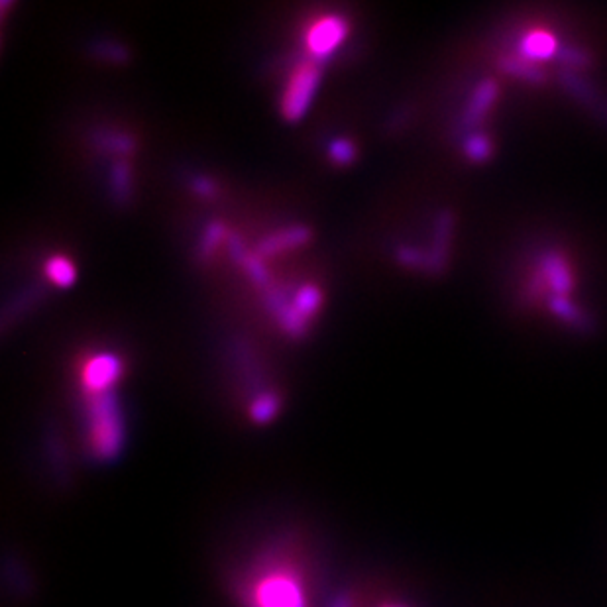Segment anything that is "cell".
Listing matches in <instances>:
<instances>
[{
  "label": "cell",
  "mask_w": 607,
  "mask_h": 607,
  "mask_svg": "<svg viewBox=\"0 0 607 607\" xmlns=\"http://www.w3.org/2000/svg\"><path fill=\"white\" fill-rule=\"evenodd\" d=\"M244 598L248 607H309L305 582L295 566L270 562L248 582Z\"/></svg>",
  "instance_id": "obj_1"
},
{
  "label": "cell",
  "mask_w": 607,
  "mask_h": 607,
  "mask_svg": "<svg viewBox=\"0 0 607 607\" xmlns=\"http://www.w3.org/2000/svg\"><path fill=\"white\" fill-rule=\"evenodd\" d=\"M87 444L97 460H112L124 446V421L112 393L87 399Z\"/></svg>",
  "instance_id": "obj_2"
},
{
  "label": "cell",
  "mask_w": 607,
  "mask_h": 607,
  "mask_svg": "<svg viewBox=\"0 0 607 607\" xmlns=\"http://www.w3.org/2000/svg\"><path fill=\"white\" fill-rule=\"evenodd\" d=\"M319 79H321V69L315 59H305L295 63V67L291 69L285 81L281 103H279L281 114L287 120L295 122L309 111L319 87Z\"/></svg>",
  "instance_id": "obj_3"
},
{
  "label": "cell",
  "mask_w": 607,
  "mask_h": 607,
  "mask_svg": "<svg viewBox=\"0 0 607 607\" xmlns=\"http://www.w3.org/2000/svg\"><path fill=\"white\" fill-rule=\"evenodd\" d=\"M348 36V22L340 14L315 16L305 28V48L311 59L332 56Z\"/></svg>",
  "instance_id": "obj_4"
},
{
  "label": "cell",
  "mask_w": 607,
  "mask_h": 607,
  "mask_svg": "<svg viewBox=\"0 0 607 607\" xmlns=\"http://www.w3.org/2000/svg\"><path fill=\"white\" fill-rule=\"evenodd\" d=\"M122 376V362L109 352L87 356L79 366V384L87 399L112 393V387Z\"/></svg>",
  "instance_id": "obj_5"
},
{
  "label": "cell",
  "mask_w": 607,
  "mask_h": 607,
  "mask_svg": "<svg viewBox=\"0 0 607 607\" xmlns=\"http://www.w3.org/2000/svg\"><path fill=\"white\" fill-rule=\"evenodd\" d=\"M560 85L564 87V91H568V95L578 101L586 111L596 114V118L600 122L607 124V97L602 95L600 91H596L594 85H590L584 77H580L574 71H560Z\"/></svg>",
  "instance_id": "obj_6"
},
{
  "label": "cell",
  "mask_w": 607,
  "mask_h": 607,
  "mask_svg": "<svg viewBox=\"0 0 607 607\" xmlns=\"http://www.w3.org/2000/svg\"><path fill=\"white\" fill-rule=\"evenodd\" d=\"M539 274L545 279L551 289L552 297H568L574 289V277L564 260V256L556 250H547L537 260Z\"/></svg>",
  "instance_id": "obj_7"
},
{
  "label": "cell",
  "mask_w": 607,
  "mask_h": 607,
  "mask_svg": "<svg viewBox=\"0 0 607 607\" xmlns=\"http://www.w3.org/2000/svg\"><path fill=\"white\" fill-rule=\"evenodd\" d=\"M497 95H499V85L494 79H484L476 85L464 114H462V128L472 130L474 126H478L486 114L492 111V107L496 105Z\"/></svg>",
  "instance_id": "obj_8"
},
{
  "label": "cell",
  "mask_w": 607,
  "mask_h": 607,
  "mask_svg": "<svg viewBox=\"0 0 607 607\" xmlns=\"http://www.w3.org/2000/svg\"><path fill=\"white\" fill-rule=\"evenodd\" d=\"M558 50H560V46H558V42H556V38L552 36L551 32L533 30V32H529L521 38L519 48H517V56L523 57L529 63L539 65V63L556 59Z\"/></svg>",
  "instance_id": "obj_9"
},
{
  "label": "cell",
  "mask_w": 607,
  "mask_h": 607,
  "mask_svg": "<svg viewBox=\"0 0 607 607\" xmlns=\"http://www.w3.org/2000/svg\"><path fill=\"white\" fill-rule=\"evenodd\" d=\"M549 309L552 311V315L572 327V329H578V331H588L592 327V321L590 317L570 299V297H551L549 301Z\"/></svg>",
  "instance_id": "obj_10"
},
{
  "label": "cell",
  "mask_w": 607,
  "mask_h": 607,
  "mask_svg": "<svg viewBox=\"0 0 607 607\" xmlns=\"http://www.w3.org/2000/svg\"><path fill=\"white\" fill-rule=\"evenodd\" d=\"M499 67L505 75L519 79L523 83H529V85H543L547 81L545 71L539 65L525 61L523 57L505 56L499 61Z\"/></svg>",
  "instance_id": "obj_11"
},
{
  "label": "cell",
  "mask_w": 607,
  "mask_h": 607,
  "mask_svg": "<svg viewBox=\"0 0 607 607\" xmlns=\"http://www.w3.org/2000/svg\"><path fill=\"white\" fill-rule=\"evenodd\" d=\"M44 272L56 287H69L77 279V270H75L73 262L65 256H52L46 262Z\"/></svg>",
  "instance_id": "obj_12"
},
{
  "label": "cell",
  "mask_w": 607,
  "mask_h": 607,
  "mask_svg": "<svg viewBox=\"0 0 607 607\" xmlns=\"http://www.w3.org/2000/svg\"><path fill=\"white\" fill-rule=\"evenodd\" d=\"M554 61L560 63L564 71H574V73H578V71L588 69V67L592 65V56H590L588 50H584V48H580V46L568 44V46H562V48L558 50V54H556V59H554Z\"/></svg>",
  "instance_id": "obj_13"
},
{
  "label": "cell",
  "mask_w": 607,
  "mask_h": 607,
  "mask_svg": "<svg viewBox=\"0 0 607 607\" xmlns=\"http://www.w3.org/2000/svg\"><path fill=\"white\" fill-rule=\"evenodd\" d=\"M464 154L468 160L476 162V164H484L492 158L494 154V144L486 134L480 132H472L466 136L464 140Z\"/></svg>",
  "instance_id": "obj_14"
},
{
  "label": "cell",
  "mask_w": 607,
  "mask_h": 607,
  "mask_svg": "<svg viewBox=\"0 0 607 607\" xmlns=\"http://www.w3.org/2000/svg\"><path fill=\"white\" fill-rule=\"evenodd\" d=\"M277 411H279V397L274 393H262L250 405V417L260 425L270 423L276 417Z\"/></svg>",
  "instance_id": "obj_15"
},
{
  "label": "cell",
  "mask_w": 607,
  "mask_h": 607,
  "mask_svg": "<svg viewBox=\"0 0 607 607\" xmlns=\"http://www.w3.org/2000/svg\"><path fill=\"white\" fill-rule=\"evenodd\" d=\"M356 156V148L352 146V142L348 140H336L331 144V158L334 164L338 166H346L354 160Z\"/></svg>",
  "instance_id": "obj_16"
},
{
  "label": "cell",
  "mask_w": 607,
  "mask_h": 607,
  "mask_svg": "<svg viewBox=\"0 0 607 607\" xmlns=\"http://www.w3.org/2000/svg\"><path fill=\"white\" fill-rule=\"evenodd\" d=\"M195 187H199V189H197V191H199V193H201V195H207V197H209V195H211V193H213V191H211V189H213V187H211V185H209V183H203V181H199V183H197V185H195Z\"/></svg>",
  "instance_id": "obj_17"
},
{
  "label": "cell",
  "mask_w": 607,
  "mask_h": 607,
  "mask_svg": "<svg viewBox=\"0 0 607 607\" xmlns=\"http://www.w3.org/2000/svg\"><path fill=\"white\" fill-rule=\"evenodd\" d=\"M332 607H354V606H352V602H350V598H346V596H344V598H338V600H336V602H334V604H332Z\"/></svg>",
  "instance_id": "obj_18"
},
{
  "label": "cell",
  "mask_w": 607,
  "mask_h": 607,
  "mask_svg": "<svg viewBox=\"0 0 607 607\" xmlns=\"http://www.w3.org/2000/svg\"><path fill=\"white\" fill-rule=\"evenodd\" d=\"M382 607H401V606H393V604H389V606H382Z\"/></svg>",
  "instance_id": "obj_19"
}]
</instances>
